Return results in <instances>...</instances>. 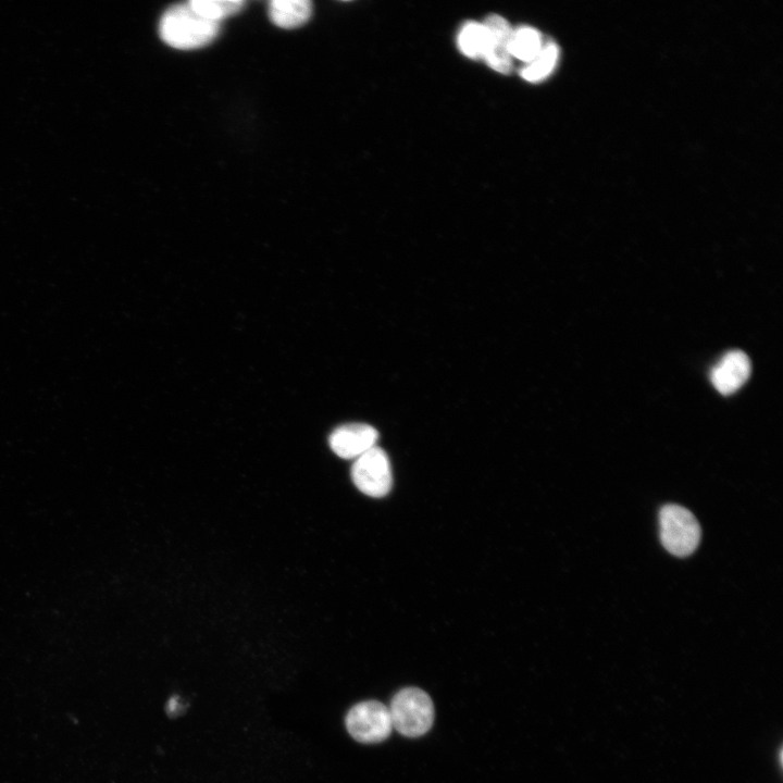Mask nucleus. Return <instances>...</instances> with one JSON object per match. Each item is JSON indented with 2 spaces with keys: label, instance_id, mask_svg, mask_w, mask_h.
<instances>
[{
  "label": "nucleus",
  "instance_id": "obj_3",
  "mask_svg": "<svg viewBox=\"0 0 783 783\" xmlns=\"http://www.w3.org/2000/svg\"><path fill=\"white\" fill-rule=\"evenodd\" d=\"M659 533L663 547L678 557H686L694 552L701 534L694 514L674 504L666 505L660 509Z\"/></svg>",
  "mask_w": 783,
  "mask_h": 783
},
{
  "label": "nucleus",
  "instance_id": "obj_10",
  "mask_svg": "<svg viewBox=\"0 0 783 783\" xmlns=\"http://www.w3.org/2000/svg\"><path fill=\"white\" fill-rule=\"evenodd\" d=\"M457 42L460 51L468 58L484 59L488 47V33L483 23L467 22L458 34Z\"/></svg>",
  "mask_w": 783,
  "mask_h": 783
},
{
  "label": "nucleus",
  "instance_id": "obj_5",
  "mask_svg": "<svg viewBox=\"0 0 783 783\" xmlns=\"http://www.w3.org/2000/svg\"><path fill=\"white\" fill-rule=\"evenodd\" d=\"M351 478L356 487L370 497L387 495L393 485L387 453L374 446L356 458L351 468Z\"/></svg>",
  "mask_w": 783,
  "mask_h": 783
},
{
  "label": "nucleus",
  "instance_id": "obj_1",
  "mask_svg": "<svg viewBox=\"0 0 783 783\" xmlns=\"http://www.w3.org/2000/svg\"><path fill=\"white\" fill-rule=\"evenodd\" d=\"M220 23L209 21L195 12L187 3L171 7L162 15L159 34L169 46L181 49H198L215 39Z\"/></svg>",
  "mask_w": 783,
  "mask_h": 783
},
{
  "label": "nucleus",
  "instance_id": "obj_2",
  "mask_svg": "<svg viewBox=\"0 0 783 783\" xmlns=\"http://www.w3.org/2000/svg\"><path fill=\"white\" fill-rule=\"evenodd\" d=\"M388 709L393 728L407 737L425 734L434 722L433 701L418 687L400 689L393 697Z\"/></svg>",
  "mask_w": 783,
  "mask_h": 783
},
{
  "label": "nucleus",
  "instance_id": "obj_4",
  "mask_svg": "<svg viewBox=\"0 0 783 783\" xmlns=\"http://www.w3.org/2000/svg\"><path fill=\"white\" fill-rule=\"evenodd\" d=\"M349 734L365 744L380 743L391 732L388 707L376 700L361 701L352 706L345 719Z\"/></svg>",
  "mask_w": 783,
  "mask_h": 783
},
{
  "label": "nucleus",
  "instance_id": "obj_9",
  "mask_svg": "<svg viewBox=\"0 0 783 783\" xmlns=\"http://www.w3.org/2000/svg\"><path fill=\"white\" fill-rule=\"evenodd\" d=\"M271 21L282 28H295L304 24L312 14L309 0H273L269 5Z\"/></svg>",
  "mask_w": 783,
  "mask_h": 783
},
{
  "label": "nucleus",
  "instance_id": "obj_7",
  "mask_svg": "<svg viewBox=\"0 0 783 783\" xmlns=\"http://www.w3.org/2000/svg\"><path fill=\"white\" fill-rule=\"evenodd\" d=\"M483 25L488 33L485 61L494 71L500 74H509L512 70L510 41L513 29L502 16L497 14L487 16Z\"/></svg>",
  "mask_w": 783,
  "mask_h": 783
},
{
  "label": "nucleus",
  "instance_id": "obj_6",
  "mask_svg": "<svg viewBox=\"0 0 783 783\" xmlns=\"http://www.w3.org/2000/svg\"><path fill=\"white\" fill-rule=\"evenodd\" d=\"M377 431L364 423H348L336 427L330 435L332 450L344 459L358 458L375 446Z\"/></svg>",
  "mask_w": 783,
  "mask_h": 783
},
{
  "label": "nucleus",
  "instance_id": "obj_12",
  "mask_svg": "<svg viewBox=\"0 0 783 783\" xmlns=\"http://www.w3.org/2000/svg\"><path fill=\"white\" fill-rule=\"evenodd\" d=\"M558 48L554 44L546 45L539 53L521 71V76L527 82H539L547 77L556 66Z\"/></svg>",
  "mask_w": 783,
  "mask_h": 783
},
{
  "label": "nucleus",
  "instance_id": "obj_11",
  "mask_svg": "<svg viewBox=\"0 0 783 783\" xmlns=\"http://www.w3.org/2000/svg\"><path fill=\"white\" fill-rule=\"evenodd\" d=\"M540 34L532 27H520L512 33L510 54L512 58L529 63L542 50Z\"/></svg>",
  "mask_w": 783,
  "mask_h": 783
},
{
  "label": "nucleus",
  "instance_id": "obj_14",
  "mask_svg": "<svg viewBox=\"0 0 783 783\" xmlns=\"http://www.w3.org/2000/svg\"><path fill=\"white\" fill-rule=\"evenodd\" d=\"M182 708L179 698L177 695H173L166 703L165 710L170 716H176Z\"/></svg>",
  "mask_w": 783,
  "mask_h": 783
},
{
  "label": "nucleus",
  "instance_id": "obj_8",
  "mask_svg": "<svg viewBox=\"0 0 783 783\" xmlns=\"http://www.w3.org/2000/svg\"><path fill=\"white\" fill-rule=\"evenodd\" d=\"M750 361L741 350L726 352L710 373L711 383L722 395L739 389L750 375Z\"/></svg>",
  "mask_w": 783,
  "mask_h": 783
},
{
  "label": "nucleus",
  "instance_id": "obj_13",
  "mask_svg": "<svg viewBox=\"0 0 783 783\" xmlns=\"http://www.w3.org/2000/svg\"><path fill=\"white\" fill-rule=\"evenodd\" d=\"M188 4L200 16L220 23L221 20L238 13L243 7L241 0H192Z\"/></svg>",
  "mask_w": 783,
  "mask_h": 783
}]
</instances>
